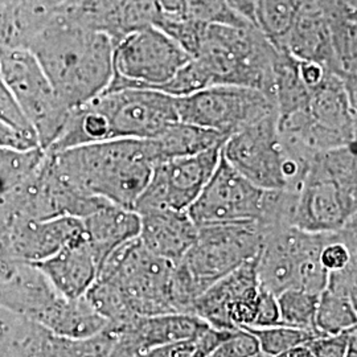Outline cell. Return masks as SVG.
Segmentation results:
<instances>
[{"label":"cell","instance_id":"37","mask_svg":"<svg viewBox=\"0 0 357 357\" xmlns=\"http://www.w3.org/2000/svg\"><path fill=\"white\" fill-rule=\"evenodd\" d=\"M356 327L335 335H320L307 342L314 357H344L352 339L356 337Z\"/></svg>","mask_w":357,"mask_h":357},{"label":"cell","instance_id":"32","mask_svg":"<svg viewBox=\"0 0 357 357\" xmlns=\"http://www.w3.org/2000/svg\"><path fill=\"white\" fill-rule=\"evenodd\" d=\"M277 299L281 315L280 324L317 335L315 315L319 294L310 293L301 289H290L277 295Z\"/></svg>","mask_w":357,"mask_h":357},{"label":"cell","instance_id":"13","mask_svg":"<svg viewBox=\"0 0 357 357\" xmlns=\"http://www.w3.org/2000/svg\"><path fill=\"white\" fill-rule=\"evenodd\" d=\"M178 119L229 138L234 132L277 112L261 90L216 85L185 97H175Z\"/></svg>","mask_w":357,"mask_h":357},{"label":"cell","instance_id":"44","mask_svg":"<svg viewBox=\"0 0 357 357\" xmlns=\"http://www.w3.org/2000/svg\"><path fill=\"white\" fill-rule=\"evenodd\" d=\"M29 343L31 340L0 343V357H29Z\"/></svg>","mask_w":357,"mask_h":357},{"label":"cell","instance_id":"16","mask_svg":"<svg viewBox=\"0 0 357 357\" xmlns=\"http://www.w3.org/2000/svg\"><path fill=\"white\" fill-rule=\"evenodd\" d=\"M257 257L233 270L199 295L191 314L220 330H243L253 326L259 296Z\"/></svg>","mask_w":357,"mask_h":357},{"label":"cell","instance_id":"19","mask_svg":"<svg viewBox=\"0 0 357 357\" xmlns=\"http://www.w3.org/2000/svg\"><path fill=\"white\" fill-rule=\"evenodd\" d=\"M109 326L114 330L119 342L138 355L155 347L191 340L209 324L193 314L171 312L137 317L123 324Z\"/></svg>","mask_w":357,"mask_h":357},{"label":"cell","instance_id":"27","mask_svg":"<svg viewBox=\"0 0 357 357\" xmlns=\"http://www.w3.org/2000/svg\"><path fill=\"white\" fill-rule=\"evenodd\" d=\"M116 335L109 324L105 330L81 340L56 336L36 324L29 343V357H106Z\"/></svg>","mask_w":357,"mask_h":357},{"label":"cell","instance_id":"36","mask_svg":"<svg viewBox=\"0 0 357 357\" xmlns=\"http://www.w3.org/2000/svg\"><path fill=\"white\" fill-rule=\"evenodd\" d=\"M259 354L255 335L248 330H234L208 357H253Z\"/></svg>","mask_w":357,"mask_h":357},{"label":"cell","instance_id":"10","mask_svg":"<svg viewBox=\"0 0 357 357\" xmlns=\"http://www.w3.org/2000/svg\"><path fill=\"white\" fill-rule=\"evenodd\" d=\"M221 155L249 181L268 191H293L305 167L286 153L277 112L230 135Z\"/></svg>","mask_w":357,"mask_h":357},{"label":"cell","instance_id":"39","mask_svg":"<svg viewBox=\"0 0 357 357\" xmlns=\"http://www.w3.org/2000/svg\"><path fill=\"white\" fill-rule=\"evenodd\" d=\"M281 321L280 306L275 294L261 287L253 326L250 328H265L278 326Z\"/></svg>","mask_w":357,"mask_h":357},{"label":"cell","instance_id":"8","mask_svg":"<svg viewBox=\"0 0 357 357\" xmlns=\"http://www.w3.org/2000/svg\"><path fill=\"white\" fill-rule=\"evenodd\" d=\"M192 57L203 66L212 86L252 88L273 100L280 50L255 24L206 26Z\"/></svg>","mask_w":357,"mask_h":357},{"label":"cell","instance_id":"17","mask_svg":"<svg viewBox=\"0 0 357 357\" xmlns=\"http://www.w3.org/2000/svg\"><path fill=\"white\" fill-rule=\"evenodd\" d=\"M64 11L81 26L109 36L114 44L130 33L155 26L162 15L156 0H79Z\"/></svg>","mask_w":357,"mask_h":357},{"label":"cell","instance_id":"18","mask_svg":"<svg viewBox=\"0 0 357 357\" xmlns=\"http://www.w3.org/2000/svg\"><path fill=\"white\" fill-rule=\"evenodd\" d=\"M10 237L15 258L35 265L84 238L85 230L82 220L76 217L13 218L10 220Z\"/></svg>","mask_w":357,"mask_h":357},{"label":"cell","instance_id":"21","mask_svg":"<svg viewBox=\"0 0 357 357\" xmlns=\"http://www.w3.org/2000/svg\"><path fill=\"white\" fill-rule=\"evenodd\" d=\"M141 217L139 240L153 255L178 264L190 250L197 225L187 211L156 209L138 213Z\"/></svg>","mask_w":357,"mask_h":357},{"label":"cell","instance_id":"30","mask_svg":"<svg viewBox=\"0 0 357 357\" xmlns=\"http://www.w3.org/2000/svg\"><path fill=\"white\" fill-rule=\"evenodd\" d=\"M357 303L343 295L323 290L319 294L315 331L317 335H335L356 327Z\"/></svg>","mask_w":357,"mask_h":357},{"label":"cell","instance_id":"28","mask_svg":"<svg viewBox=\"0 0 357 357\" xmlns=\"http://www.w3.org/2000/svg\"><path fill=\"white\" fill-rule=\"evenodd\" d=\"M227 141L218 132L176 121L165 128L156 138L150 139L155 162L162 163L174 158L203 153Z\"/></svg>","mask_w":357,"mask_h":357},{"label":"cell","instance_id":"23","mask_svg":"<svg viewBox=\"0 0 357 357\" xmlns=\"http://www.w3.org/2000/svg\"><path fill=\"white\" fill-rule=\"evenodd\" d=\"M278 50L298 60L324 65L335 73L331 26L317 0H306Z\"/></svg>","mask_w":357,"mask_h":357},{"label":"cell","instance_id":"3","mask_svg":"<svg viewBox=\"0 0 357 357\" xmlns=\"http://www.w3.org/2000/svg\"><path fill=\"white\" fill-rule=\"evenodd\" d=\"M176 121L175 97L151 89H105L70 110L61 135L47 153L97 142L153 139Z\"/></svg>","mask_w":357,"mask_h":357},{"label":"cell","instance_id":"46","mask_svg":"<svg viewBox=\"0 0 357 357\" xmlns=\"http://www.w3.org/2000/svg\"><path fill=\"white\" fill-rule=\"evenodd\" d=\"M319 3L326 6H340L357 10V0H319Z\"/></svg>","mask_w":357,"mask_h":357},{"label":"cell","instance_id":"31","mask_svg":"<svg viewBox=\"0 0 357 357\" xmlns=\"http://www.w3.org/2000/svg\"><path fill=\"white\" fill-rule=\"evenodd\" d=\"M45 156L47 151L41 147L28 150L0 147V200L29 178Z\"/></svg>","mask_w":357,"mask_h":357},{"label":"cell","instance_id":"35","mask_svg":"<svg viewBox=\"0 0 357 357\" xmlns=\"http://www.w3.org/2000/svg\"><path fill=\"white\" fill-rule=\"evenodd\" d=\"M0 119H3L6 123L16 128L23 135L38 143V137L33 128H31V125L28 123L26 116L22 113V110L19 109L17 103L15 101L11 90L7 86L4 77L1 75V69H0Z\"/></svg>","mask_w":357,"mask_h":357},{"label":"cell","instance_id":"12","mask_svg":"<svg viewBox=\"0 0 357 357\" xmlns=\"http://www.w3.org/2000/svg\"><path fill=\"white\" fill-rule=\"evenodd\" d=\"M191 59L174 38L159 28H144L114 44L113 78L106 89L156 90Z\"/></svg>","mask_w":357,"mask_h":357},{"label":"cell","instance_id":"34","mask_svg":"<svg viewBox=\"0 0 357 357\" xmlns=\"http://www.w3.org/2000/svg\"><path fill=\"white\" fill-rule=\"evenodd\" d=\"M180 15L206 26L221 24L240 26L253 24L234 13L228 6L227 0H187L184 11Z\"/></svg>","mask_w":357,"mask_h":357},{"label":"cell","instance_id":"5","mask_svg":"<svg viewBox=\"0 0 357 357\" xmlns=\"http://www.w3.org/2000/svg\"><path fill=\"white\" fill-rule=\"evenodd\" d=\"M289 224L335 233L357 221L356 144L312 153L293 191Z\"/></svg>","mask_w":357,"mask_h":357},{"label":"cell","instance_id":"6","mask_svg":"<svg viewBox=\"0 0 357 357\" xmlns=\"http://www.w3.org/2000/svg\"><path fill=\"white\" fill-rule=\"evenodd\" d=\"M357 90L330 72L310 90L305 103L291 113L278 115L284 149L296 156L356 144Z\"/></svg>","mask_w":357,"mask_h":357},{"label":"cell","instance_id":"43","mask_svg":"<svg viewBox=\"0 0 357 357\" xmlns=\"http://www.w3.org/2000/svg\"><path fill=\"white\" fill-rule=\"evenodd\" d=\"M228 6L241 17L250 23H255V4L257 0H227Z\"/></svg>","mask_w":357,"mask_h":357},{"label":"cell","instance_id":"33","mask_svg":"<svg viewBox=\"0 0 357 357\" xmlns=\"http://www.w3.org/2000/svg\"><path fill=\"white\" fill-rule=\"evenodd\" d=\"M252 332L259 345V352L273 357L286 355L296 345L305 344L317 335L312 332L291 328L287 326H273L265 328H245Z\"/></svg>","mask_w":357,"mask_h":357},{"label":"cell","instance_id":"40","mask_svg":"<svg viewBox=\"0 0 357 357\" xmlns=\"http://www.w3.org/2000/svg\"><path fill=\"white\" fill-rule=\"evenodd\" d=\"M19 264L11 248L10 220L0 215V280H6Z\"/></svg>","mask_w":357,"mask_h":357},{"label":"cell","instance_id":"4","mask_svg":"<svg viewBox=\"0 0 357 357\" xmlns=\"http://www.w3.org/2000/svg\"><path fill=\"white\" fill-rule=\"evenodd\" d=\"M48 155L78 190L128 209H134L156 165L150 139L97 142Z\"/></svg>","mask_w":357,"mask_h":357},{"label":"cell","instance_id":"25","mask_svg":"<svg viewBox=\"0 0 357 357\" xmlns=\"http://www.w3.org/2000/svg\"><path fill=\"white\" fill-rule=\"evenodd\" d=\"M82 224L85 238L101 268L107 255L118 246L139 236L141 217L134 209L106 202L82 218Z\"/></svg>","mask_w":357,"mask_h":357},{"label":"cell","instance_id":"9","mask_svg":"<svg viewBox=\"0 0 357 357\" xmlns=\"http://www.w3.org/2000/svg\"><path fill=\"white\" fill-rule=\"evenodd\" d=\"M328 234L291 225L264 228V240L257 255L259 286L275 295L290 289L321 293L328 273L320 264V252Z\"/></svg>","mask_w":357,"mask_h":357},{"label":"cell","instance_id":"47","mask_svg":"<svg viewBox=\"0 0 357 357\" xmlns=\"http://www.w3.org/2000/svg\"><path fill=\"white\" fill-rule=\"evenodd\" d=\"M344 357H357V336L352 339V342H351V344L348 347V351H347Z\"/></svg>","mask_w":357,"mask_h":357},{"label":"cell","instance_id":"24","mask_svg":"<svg viewBox=\"0 0 357 357\" xmlns=\"http://www.w3.org/2000/svg\"><path fill=\"white\" fill-rule=\"evenodd\" d=\"M35 265L59 293L70 299L85 296L97 280L100 270L96 255L85 237Z\"/></svg>","mask_w":357,"mask_h":357},{"label":"cell","instance_id":"7","mask_svg":"<svg viewBox=\"0 0 357 357\" xmlns=\"http://www.w3.org/2000/svg\"><path fill=\"white\" fill-rule=\"evenodd\" d=\"M264 228L257 221L197 227L190 250L175 266V291L180 312L191 314L195 299L215 282L258 255Z\"/></svg>","mask_w":357,"mask_h":357},{"label":"cell","instance_id":"15","mask_svg":"<svg viewBox=\"0 0 357 357\" xmlns=\"http://www.w3.org/2000/svg\"><path fill=\"white\" fill-rule=\"evenodd\" d=\"M221 147L216 146L203 153L174 158L155 165L151 178L134 211L137 213L156 209L187 211L215 172Z\"/></svg>","mask_w":357,"mask_h":357},{"label":"cell","instance_id":"26","mask_svg":"<svg viewBox=\"0 0 357 357\" xmlns=\"http://www.w3.org/2000/svg\"><path fill=\"white\" fill-rule=\"evenodd\" d=\"M38 326L56 336L81 340L105 330L107 320L91 307L85 296L70 299L61 295Z\"/></svg>","mask_w":357,"mask_h":357},{"label":"cell","instance_id":"38","mask_svg":"<svg viewBox=\"0 0 357 357\" xmlns=\"http://www.w3.org/2000/svg\"><path fill=\"white\" fill-rule=\"evenodd\" d=\"M326 290L343 295L357 303V262L339 271L328 273Z\"/></svg>","mask_w":357,"mask_h":357},{"label":"cell","instance_id":"45","mask_svg":"<svg viewBox=\"0 0 357 357\" xmlns=\"http://www.w3.org/2000/svg\"><path fill=\"white\" fill-rule=\"evenodd\" d=\"M282 357H314V354H312V351H311L308 344L305 343V344L294 347L286 355H283Z\"/></svg>","mask_w":357,"mask_h":357},{"label":"cell","instance_id":"2","mask_svg":"<svg viewBox=\"0 0 357 357\" xmlns=\"http://www.w3.org/2000/svg\"><path fill=\"white\" fill-rule=\"evenodd\" d=\"M29 51L70 110L101 94L113 78V40L81 26L64 10L41 31Z\"/></svg>","mask_w":357,"mask_h":357},{"label":"cell","instance_id":"11","mask_svg":"<svg viewBox=\"0 0 357 357\" xmlns=\"http://www.w3.org/2000/svg\"><path fill=\"white\" fill-rule=\"evenodd\" d=\"M0 69L40 147L47 151L61 135L70 109L61 102L32 52L0 54Z\"/></svg>","mask_w":357,"mask_h":357},{"label":"cell","instance_id":"1","mask_svg":"<svg viewBox=\"0 0 357 357\" xmlns=\"http://www.w3.org/2000/svg\"><path fill=\"white\" fill-rule=\"evenodd\" d=\"M175 266L150 253L137 237L107 255L85 298L109 324L178 312Z\"/></svg>","mask_w":357,"mask_h":357},{"label":"cell","instance_id":"42","mask_svg":"<svg viewBox=\"0 0 357 357\" xmlns=\"http://www.w3.org/2000/svg\"><path fill=\"white\" fill-rule=\"evenodd\" d=\"M0 147H10L17 150H28L40 147L38 143L22 132H19L16 128L6 123L3 119H0Z\"/></svg>","mask_w":357,"mask_h":357},{"label":"cell","instance_id":"41","mask_svg":"<svg viewBox=\"0 0 357 357\" xmlns=\"http://www.w3.org/2000/svg\"><path fill=\"white\" fill-rule=\"evenodd\" d=\"M137 357H196L195 337L180 343L155 347L138 354Z\"/></svg>","mask_w":357,"mask_h":357},{"label":"cell","instance_id":"48","mask_svg":"<svg viewBox=\"0 0 357 357\" xmlns=\"http://www.w3.org/2000/svg\"><path fill=\"white\" fill-rule=\"evenodd\" d=\"M57 1L60 4L61 10H68V8H70V7H73L75 4H77L79 0H57Z\"/></svg>","mask_w":357,"mask_h":357},{"label":"cell","instance_id":"29","mask_svg":"<svg viewBox=\"0 0 357 357\" xmlns=\"http://www.w3.org/2000/svg\"><path fill=\"white\" fill-rule=\"evenodd\" d=\"M306 0H257L255 23L278 48Z\"/></svg>","mask_w":357,"mask_h":357},{"label":"cell","instance_id":"20","mask_svg":"<svg viewBox=\"0 0 357 357\" xmlns=\"http://www.w3.org/2000/svg\"><path fill=\"white\" fill-rule=\"evenodd\" d=\"M60 296L44 273L32 264L20 262L6 280H0V306L38 326Z\"/></svg>","mask_w":357,"mask_h":357},{"label":"cell","instance_id":"22","mask_svg":"<svg viewBox=\"0 0 357 357\" xmlns=\"http://www.w3.org/2000/svg\"><path fill=\"white\" fill-rule=\"evenodd\" d=\"M60 11L57 0H0V54L29 51Z\"/></svg>","mask_w":357,"mask_h":357},{"label":"cell","instance_id":"14","mask_svg":"<svg viewBox=\"0 0 357 357\" xmlns=\"http://www.w3.org/2000/svg\"><path fill=\"white\" fill-rule=\"evenodd\" d=\"M271 191L262 190L220 156L202 193L187 209L197 227L211 224L262 221Z\"/></svg>","mask_w":357,"mask_h":357}]
</instances>
